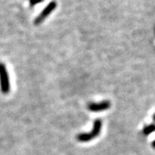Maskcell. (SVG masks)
Here are the masks:
<instances>
[{
    "label": "cell",
    "mask_w": 155,
    "mask_h": 155,
    "mask_svg": "<svg viewBox=\"0 0 155 155\" xmlns=\"http://www.w3.org/2000/svg\"><path fill=\"white\" fill-rule=\"evenodd\" d=\"M102 120L100 119L95 120L94 122V125L91 132L88 133H81L77 136V139L80 142H89L91 140L96 138L100 134L101 129H102Z\"/></svg>",
    "instance_id": "1"
},
{
    "label": "cell",
    "mask_w": 155,
    "mask_h": 155,
    "mask_svg": "<svg viewBox=\"0 0 155 155\" xmlns=\"http://www.w3.org/2000/svg\"><path fill=\"white\" fill-rule=\"evenodd\" d=\"M0 88L3 94H8L10 90L9 75L6 65L0 63Z\"/></svg>",
    "instance_id": "2"
},
{
    "label": "cell",
    "mask_w": 155,
    "mask_h": 155,
    "mask_svg": "<svg viewBox=\"0 0 155 155\" xmlns=\"http://www.w3.org/2000/svg\"><path fill=\"white\" fill-rule=\"evenodd\" d=\"M57 7V2H55V1H52V2H50L47 6H46L44 9L43 10V11L39 14L37 18L35 19V25H39L40 24L43 23L44 21V20L50 15V14L54 11V10L56 9Z\"/></svg>",
    "instance_id": "3"
},
{
    "label": "cell",
    "mask_w": 155,
    "mask_h": 155,
    "mask_svg": "<svg viewBox=\"0 0 155 155\" xmlns=\"http://www.w3.org/2000/svg\"><path fill=\"white\" fill-rule=\"evenodd\" d=\"M110 106L111 103L110 101H102L98 103H90L87 106V109L91 112H102L110 109Z\"/></svg>",
    "instance_id": "4"
},
{
    "label": "cell",
    "mask_w": 155,
    "mask_h": 155,
    "mask_svg": "<svg viewBox=\"0 0 155 155\" xmlns=\"http://www.w3.org/2000/svg\"><path fill=\"white\" fill-rule=\"evenodd\" d=\"M155 132V124H153L146 126V127L143 128V133L145 136L150 135V134H151L152 132Z\"/></svg>",
    "instance_id": "5"
},
{
    "label": "cell",
    "mask_w": 155,
    "mask_h": 155,
    "mask_svg": "<svg viewBox=\"0 0 155 155\" xmlns=\"http://www.w3.org/2000/svg\"><path fill=\"white\" fill-rule=\"evenodd\" d=\"M43 1H44V0H29L30 6L33 7L34 6H35V5H37V4L40 3V2H43Z\"/></svg>",
    "instance_id": "6"
},
{
    "label": "cell",
    "mask_w": 155,
    "mask_h": 155,
    "mask_svg": "<svg viewBox=\"0 0 155 155\" xmlns=\"http://www.w3.org/2000/svg\"><path fill=\"white\" fill-rule=\"evenodd\" d=\"M152 146H153V148H155V140H154V141L153 142V144H152Z\"/></svg>",
    "instance_id": "7"
},
{
    "label": "cell",
    "mask_w": 155,
    "mask_h": 155,
    "mask_svg": "<svg viewBox=\"0 0 155 155\" xmlns=\"http://www.w3.org/2000/svg\"><path fill=\"white\" fill-rule=\"evenodd\" d=\"M153 120H154V121H155V114H154V115H153Z\"/></svg>",
    "instance_id": "8"
}]
</instances>
